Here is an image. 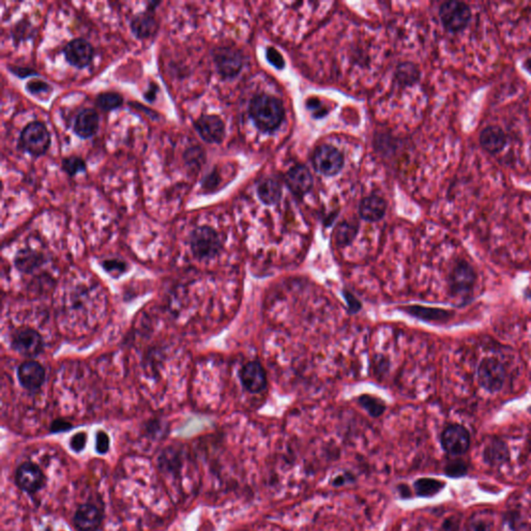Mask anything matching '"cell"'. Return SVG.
Returning a JSON list of instances; mask_svg holds the SVG:
<instances>
[{
    "mask_svg": "<svg viewBox=\"0 0 531 531\" xmlns=\"http://www.w3.org/2000/svg\"><path fill=\"white\" fill-rule=\"evenodd\" d=\"M103 268L109 273L120 275L126 271L127 266L124 261H118V259H109V261H104Z\"/></svg>",
    "mask_w": 531,
    "mask_h": 531,
    "instance_id": "d590c367",
    "label": "cell"
},
{
    "mask_svg": "<svg viewBox=\"0 0 531 531\" xmlns=\"http://www.w3.org/2000/svg\"><path fill=\"white\" fill-rule=\"evenodd\" d=\"M404 310L410 315H414V317H419V319H443L447 315V313L444 310H439V309L425 308V307L421 306H409L404 307Z\"/></svg>",
    "mask_w": 531,
    "mask_h": 531,
    "instance_id": "4dcf8cb0",
    "label": "cell"
},
{
    "mask_svg": "<svg viewBox=\"0 0 531 531\" xmlns=\"http://www.w3.org/2000/svg\"><path fill=\"white\" fill-rule=\"evenodd\" d=\"M26 89L31 95H37L41 93H51L52 87L46 81L33 79L27 82Z\"/></svg>",
    "mask_w": 531,
    "mask_h": 531,
    "instance_id": "836d02e7",
    "label": "cell"
},
{
    "mask_svg": "<svg viewBox=\"0 0 531 531\" xmlns=\"http://www.w3.org/2000/svg\"><path fill=\"white\" fill-rule=\"evenodd\" d=\"M99 114L93 108H86L79 112L74 122V132L80 138L93 137L99 129Z\"/></svg>",
    "mask_w": 531,
    "mask_h": 531,
    "instance_id": "e0dca14e",
    "label": "cell"
},
{
    "mask_svg": "<svg viewBox=\"0 0 531 531\" xmlns=\"http://www.w3.org/2000/svg\"><path fill=\"white\" fill-rule=\"evenodd\" d=\"M478 380L485 389L492 392L497 391L503 385L505 369L496 359H483L478 367Z\"/></svg>",
    "mask_w": 531,
    "mask_h": 531,
    "instance_id": "30bf717a",
    "label": "cell"
},
{
    "mask_svg": "<svg viewBox=\"0 0 531 531\" xmlns=\"http://www.w3.org/2000/svg\"><path fill=\"white\" fill-rule=\"evenodd\" d=\"M474 281V274L469 266L458 265L451 275V286L456 292H466Z\"/></svg>",
    "mask_w": 531,
    "mask_h": 531,
    "instance_id": "603a6c76",
    "label": "cell"
},
{
    "mask_svg": "<svg viewBox=\"0 0 531 531\" xmlns=\"http://www.w3.org/2000/svg\"><path fill=\"white\" fill-rule=\"evenodd\" d=\"M445 473L450 477L463 476V475L466 474V466H465L464 463L458 462V460L449 463V464L446 465Z\"/></svg>",
    "mask_w": 531,
    "mask_h": 531,
    "instance_id": "74e56055",
    "label": "cell"
},
{
    "mask_svg": "<svg viewBox=\"0 0 531 531\" xmlns=\"http://www.w3.org/2000/svg\"><path fill=\"white\" fill-rule=\"evenodd\" d=\"M130 28L136 39H147L158 30V22L153 12L145 10L135 15L130 22Z\"/></svg>",
    "mask_w": 531,
    "mask_h": 531,
    "instance_id": "ac0fdd59",
    "label": "cell"
},
{
    "mask_svg": "<svg viewBox=\"0 0 531 531\" xmlns=\"http://www.w3.org/2000/svg\"><path fill=\"white\" fill-rule=\"evenodd\" d=\"M10 344L17 353L26 357L37 356L44 348L43 338L39 332L28 327L17 329L12 333Z\"/></svg>",
    "mask_w": 531,
    "mask_h": 531,
    "instance_id": "ba28073f",
    "label": "cell"
},
{
    "mask_svg": "<svg viewBox=\"0 0 531 531\" xmlns=\"http://www.w3.org/2000/svg\"><path fill=\"white\" fill-rule=\"evenodd\" d=\"M185 161L188 165L192 167L201 168V164L205 161V153L203 149L199 147H191L188 149L184 155Z\"/></svg>",
    "mask_w": 531,
    "mask_h": 531,
    "instance_id": "d6a6232c",
    "label": "cell"
},
{
    "mask_svg": "<svg viewBox=\"0 0 531 531\" xmlns=\"http://www.w3.org/2000/svg\"><path fill=\"white\" fill-rule=\"evenodd\" d=\"M440 20L450 32L464 30L471 20V10L465 2L446 1L439 10Z\"/></svg>",
    "mask_w": 531,
    "mask_h": 531,
    "instance_id": "277c9868",
    "label": "cell"
},
{
    "mask_svg": "<svg viewBox=\"0 0 531 531\" xmlns=\"http://www.w3.org/2000/svg\"><path fill=\"white\" fill-rule=\"evenodd\" d=\"M62 169L66 174H68V176H76L78 172H83L86 169L84 160L81 159L80 157H77V156L64 158L62 160Z\"/></svg>",
    "mask_w": 531,
    "mask_h": 531,
    "instance_id": "1f68e13d",
    "label": "cell"
},
{
    "mask_svg": "<svg viewBox=\"0 0 531 531\" xmlns=\"http://www.w3.org/2000/svg\"><path fill=\"white\" fill-rule=\"evenodd\" d=\"M398 492L400 494V498L402 499H408L411 497V490L408 485L402 483V485H398Z\"/></svg>",
    "mask_w": 531,
    "mask_h": 531,
    "instance_id": "f6af8a7d",
    "label": "cell"
},
{
    "mask_svg": "<svg viewBox=\"0 0 531 531\" xmlns=\"http://www.w3.org/2000/svg\"><path fill=\"white\" fill-rule=\"evenodd\" d=\"M358 234V224L353 221H342L334 232V240L339 247L348 246Z\"/></svg>",
    "mask_w": 531,
    "mask_h": 531,
    "instance_id": "484cf974",
    "label": "cell"
},
{
    "mask_svg": "<svg viewBox=\"0 0 531 531\" xmlns=\"http://www.w3.org/2000/svg\"><path fill=\"white\" fill-rule=\"evenodd\" d=\"M249 114L255 127L263 132L277 130L284 118L281 102L269 95H255L249 106Z\"/></svg>",
    "mask_w": 531,
    "mask_h": 531,
    "instance_id": "6da1fadb",
    "label": "cell"
},
{
    "mask_svg": "<svg viewBox=\"0 0 531 531\" xmlns=\"http://www.w3.org/2000/svg\"><path fill=\"white\" fill-rule=\"evenodd\" d=\"M87 435L86 433H77L76 435L73 436L71 438L70 445L74 451L80 452L84 449L85 445H86Z\"/></svg>",
    "mask_w": 531,
    "mask_h": 531,
    "instance_id": "f35d334b",
    "label": "cell"
},
{
    "mask_svg": "<svg viewBox=\"0 0 531 531\" xmlns=\"http://www.w3.org/2000/svg\"><path fill=\"white\" fill-rule=\"evenodd\" d=\"M479 141L487 153H497L506 145V135L500 127L490 126L481 131Z\"/></svg>",
    "mask_w": 531,
    "mask_h": 531,
    "instance_id": "ffe728a7",
    "label": "cell"
},
{
    "mask_svg": "<svg viewBox=\"0 0 531 531\" xmlns=\"http://www.w3.org/2000/svg\"><path fill=\"white\" fill-rule=\"evenodd\" d=\"M191 251L198 259H211L222 249L219 234L214 228L203 225L192 230L189 239Z\"/></svg>",
    "mask_w": 531,
    "mask_h": 531,
    "instance_id": "7a4b0ae2",
    "label": "cell"
},
{
    "mask_svg": "<svg viewBox=\"0 0 531 531\" xmlns=\"http://www.w3.org/2000/svg\"><path fill=\"white\" fill-rule=\"evenodd\" d=\"M8 70L16 75V76L20 77V78H25V77L33 76V75H37V73L35 70L30 68H23V66H10Z\"/></svg>",
    "mask_w": 531,
    "mask_h": 531,
    "instance_id": "b9f144b4",
    "label": "cell"
},
{
    "mask_svg": "<svg viewBox=\"0 0 531 531\" xmlns=\"http://www.w3.org/2000/svg\"><path fill=\"white\" fill-rule=\"evenodd\" d=\"M311 160L315 169L324 176H335L344 167V156L333 145H319Z\"/></svg>",
    "mask_w": 531,
    "mask_h": 531,
    "instance_id": "8992f818",
    "label": "cell"
},
{
    "mask_svg": "<svg viewBox=\"0 0 531 531\" xmlns=\"http://www.w3.org/2000/svg\"><path fill=\"white\" fill-rule=\"evenodd\" d=\"M344 298H346V302H348V308H350L351 313H357V311L361 308L360 303H359L358 300L355 299V297L353 296L352 294H350V292H344Z\"/></svg>",
    "mask_w": 531,
    "mask_h": 531,
    "instance_id": "ee69618b",
    "label": "cell"
},
{
    "mask_svg": "<svg viewBox=\"0 0 531 531\" xmlns=\"http://www.w3.org/2000/svg\"><path fill=\"white\" fill-rule=\"evenodd\" d=\"M17 375L25 389L35 391L39 389L45 382L46 371L37 361H26L19 366Z\"/></svg>",
    "mask_w": 531,
    "mask_h": 531,
    "instance_id": "9a60e30c",
    "label": "cell"
},
{
    "mask_svg": "<svg viewBox=\"0 0 531 531\" xmlns=\"http://www.w3.org/2000/svg\"><path fill=\"white\" fill-rule=\"evenodd\" d=\"M286 182L294 194L303 196L313 188V178L308 168L304 165H297L288 170Z\"/></svg>",
    "mask_w": 531,
    "mask_h": 531,
    "instance_id": "2e32d148",
    "label": "cell"
},
{
    "mask_svg": "<svg viewBox=\"0 0 531 531\" xmlns=\"http://www.w3.org/2000/svg\"><path fill=\"white\" fill-rule=\"evenodd\" d=\"M194 128L203 141L207 143H221L225 137L223 120L214 114H203L194 122Z\"/></svg>",
    "mask_w": 531,
    "mask_h": 531,
    "instance_id": "8fae6325",
    "label": "cell"
},
{
    "mask_svg": "<svg viewBox=\"0 0 531 531\" xmlns=\"http://www.w3.org/2000/svg\"><path fill=\"white\" fill-rule=\"evenodd\" d=\"M45 259L41 253L30 249H23L17 253L15 265L21 272L28 274L41 267Z\"/></svg>",
    "mask_w": 531,
    "mask_h": 531,
    "instance_id": "44dd1931",
    "label": "cell"
},
{
    "mask_svg": "<svg viewBox=\"0 0 531 531\" xmlns=\"http://www.w3.org/2000/svg\"><path fill=\"white\" fill-rule=\"evenodd\" d=\"M257 196L261 203L267 205H275L281 197V187L273 178H265L257 185Z\"/></svg>",
    "mask_w": 531,
    "mask_h": 531,
    "instance_id": "7402d4cb",
    "label": "cell"
},
{
    "mask_svg": "<svg viewBox=\"0 0 531 531\" xmlns=\"http://www.w3.org/2000/svg\"><path fill=\"white\" fill-rule=\"evenodd\" d=\"M64 57L71 66L83 68L93 60L95 50L93 46L84 39H74L64 48Z\"/></svg>",
    "mask_w": 531,
    "mask_h": 531,
    "instance_id": "7c38bea8",
    "label": "cell"
},
{
    "mask_svg": "<svg viewBox=\"0 0 531 531\" xmlns=\"http://www.w3.org/2000/svg\"><path fill=\"white\" fill-rule=\"evenodd\" d=\"M240 379L245 389L252 393L261 392L267 386L265 369L257 361H250L242 367Z\"/></svg>",
    "mask_w": 531,
    "mask_h": 531,
    "instance_id": "5bb4252c",
    "label": "cell"
},
{
    "mask_svg": "<svg viewBox=\"0 0 531 531\" xmlns=\"http://www.w3.org/2000/svg\"><path fill=\"white\" fill-rule=\"evenodd\" d=\"M420 72L415 64L410 62L398 66V72H396V78L398 82L402 85H413L419 80Z\"/></svg>",
    "mask_w": 531,
    "mask_h": 531,
    "instance_id": "83f0119b",
    "label": "cell"
},
{
    "mask_svg": "<svg viewBox=\"0 0 531 531\" xmlns=\"http://www.w3.org/2000/svg\"><path fill=\"white\" fill-rule=\"evenodd\" d=\"M213 59L218 74L228 80L238 76L244 66L242 52L232 47L216 48L213 51Z\"/></svg>",
    "mask_w": 531,
    "mask_h": 531,
    "instance_id": "5b68a950",
    "label": "cell"
},
{
    "mask_svg": "<svg viewBox=\"0 0 531 531\" xmlns=\"http://www.w3.org/2000/svg\"><path fill=\"white\" fill-rule=\"evenodd\" d=\"M525 70L527 71V72L529 73V74H531V57H529L528 59L525 60L524 64Z\"/></svg>",
    "mask_w": 531,
    "mask_h": 531,
    "instance_id": "bcb514c9",
    "label": "cell"
},
{
    "mask_svg": "<svg viewBox=\"0 0 531 531\" xmlns=\"http://www.w3.org/2000/svg\"><path fill=\"white\" fill-rule=\"evenodd\" d=\"M266 56H267L268 62H269L272 66H275L276 68L281 70V68H283L284 66H286V62H284L283 57H282L281 54H280L275 48H268L267 51H266Z\"/></svg>",
    "mask_w": 531,
    "mask_h": 531,
    "instance_id": "e575fe53",
    "label": "cell"
},
{
    "mask_svg": "<svg viewBox=\"0 0 531 531\" xmlns=\"http://www.w3.org/2000/svg\"><path fill=\"white\" fill-rule=\"evenodd\" d=\"M217 178L218 174H216L215 171L209 174V176L203 180V188L205 189V190H213V189L215 188V186H217L218 183H219V180H218Z\"/></svg>",
    "mask_w": 531,
    "mask_h": 531,
    "instance_id": "7bdbcfd3",
    "label": "cell"
},
{
    "mask_svg": "<svg viewBox=\"0 0 531 531\" xmlns=\"http://www.w3.org/2000/svg\"><path fill=\"white\" fill-rule=\"evenodd\" d=\"M17 485L25 493L35 495L44 489L46 485V475L43 470L35 463H22L17 468L15 475Z\"/></svg>",
    "mask_w": 531,
    "mask_h": 531,
    "instance_id": "52a82bcc",
    "label": "cell"
},
{
    "mask_svg": "<svg viewBox=\"0 0 531 531\" xmlns=\"http://www.w3.org/2000/svg\"><path fill=\"white\" fill-rule=\"evenodd\" d=\"M355 481L354 475L352 473H344V474L336 475L332 478L331 483L333 487H342L348 483H353Z\"/></svg>",
    "mask_w": 531,
    "mask_h": 531,
    "instance_id": "ab89813d",
    "label": "cell"
},
{
    "mask_svg": "<svg viewBox=\"0 0 531 531\" xmlns=\"http://www.w3.org/2000/svg\"><path fill=\"white\" fill-rule=\"evenodd\" d=\"M415 493L418 497L431 498L437 495L445 487V483L435 478H418L414 481Z\"/></svg>",
    "mask_w": 531,
    "mask_h": 531,
    "instance_id": "cb8c5ba5",
    "label": "cell"
},
{
    "mask_svg": "<svg viewBox=\"0 0 531 531\" xmlns=\"http://www.w3.org/2000/svg\"><path fill=\"white\" fill-rule=\"evenodd\" d=\"M441 445L450 456H460L469 449L470 435L462 425H449L442 433Z\"/></svg>",
    "mask_w": 531,
    "mask_h": 531,
    "instance_id": "9c48e42d",
    "label": "cell"
},
{
    "mask_svg": "<svg viewBox=\"0 0 531 531\" xmlns=\"http://www.w3.org/2000/svg\"><path fill=\"white\" fill-rule=\"evenodd\" d=\"M110 440L107 434L104 431H99L95 437V449L99 454H104L109 450Z\"/></svg>",
    "mask_w": 531,
    "mask_h": 531,
    "instance_id": "8d00e7d4",
    "label": "cell"
},
{
    "mask_svg": "<svg viewBox=\"0 0 531 531\" xmlns=\"http://www.w3.org/2000/svg\"><path fill=\"white\" fill-rule=\"evenodd\" d=\"M73 425L68 421L64 420V419H56L52 422L51 429L52 433H60V431H68L72 429Z\"/></svg>",
    "mask_w": 531,
    "mask_h": 531,
    "instance_id": "60d3db41",
    "label": "cell"
},
{
    "mask_svg": "<svg viewBox=\"0 0 531 531\" xmlns=\"http://www.w3.org/2000/svg\"><path fill=\"white\" fill-rule=\"evenodd\" d=\"M20 147L33 157H39L48 151L51 142L49 131L41 122H31L20 134Z\"/></svg>",
    "mask_w": 531,
    "mask_h": 531,
    "instance_id": "3957f363",
    "label": "cell"
},
{
    "mask_svg": "<svg viewBox=\"0 0 531 531\" xmlns=\"http://www.w3.org/2000/svg\"><path fill=\"white\" fill-rule=\"evenodd\" d=\"M103 519V512L97 505L85 503L77 508L73 522L77 530L97 531L101 527Z\"/></svg>",
    "mask_w": 531,
    "mask_h": 531,
    "instance_id": "4fadbf2b",
    "label": "cell"
},
{
    "mask_svg": "<svg viewBox=\"0 0 531 531\" xmlns=\"http://www.w3.org/2000/svg\"><path fill=\"white\" fill-rule=\"evenodd\" d=\"M386 203L378 195H369L361 201L359 215L365 221L377 222L385 215Z\"/></svg>",
    "mask_w": 531,
    "mask_h": 531,
    "instance_id": "d6986e66",
    "label": "cell"
},
{
    "mask_svg": "<svg viewBox=\"0 0 531 531\" xmlns=\"http://www.w3.org/2000/svg\"><path fill=\"white\" fill-rule=\"evenodd\" d=\"M483 458L490 465H498L508 458L507 446L499 440L490 442L483 451Z\"/></svg>",
    "mask_w": 531,
    "mask_h": 531,
    "instance_id": "d4e9b609",
    "label": "cell"
},
{
    "mask_svg": "<svg viewBox=\"0 0 531 531\" xmlns=\"http://www.w3.org/2000/svg\"><path fill=\"white\" fill-rule=\"evenodd\" d=\"M358 400L361 407H362L371 417H375V418H377V417L381 416V415L383 414L384 411H385L386 407L385 404H383V402L378 400V398H373V396L364 394V395L360 396Z\"/></svg>",
    "mask_w": 531,
    "mask_h": 531,
    "instance_id": "f1b7e54d",
    "label": "cell"
},
{
    "mask_svg": "<svg viewBox=\"0 0 531 531\" xmlns=\"http://www.w3.org/2000/svg\"><path fill=\"white\" fill-rule=\"evenodd\" d=\"M124 103V99L120 93L114 91H106V93H100L95 99V104L100 109L103 111H112L118 109Z\"/></svg>",
    "mask_w": 531,
    "mask_h": 531,
    "instance_id": "4316f807",
    "label": "cell"
},
{
    "mask_svg": "<svg viewBox=\"0 0 531 531\" xmlns=\"http://www.w3.org/2000/svg\"><path fill=\"white\" fill-rule=\"evenodd\" d=\"M467 531H493V521L483 512L473 514L468 521Z\"/></svg>",
    "mask_w": 531,
    "mask_h": 531,
    "instance_id": "f546056e",
    "label": "cell"
}]
</instances>
